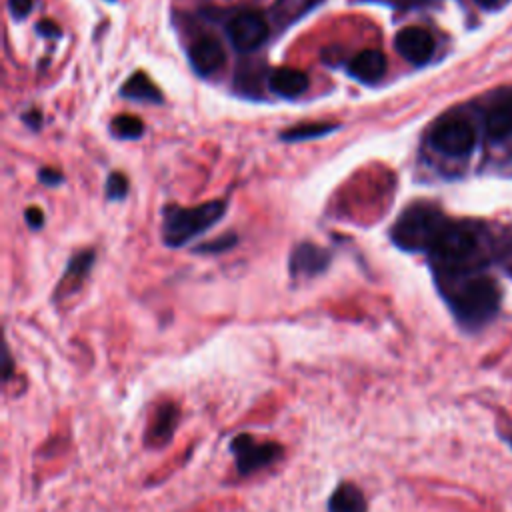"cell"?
<instances>
[{"instance_id": "6da1fadb", "label": "cell", "mask_w": 512, "mask_h": 512, "mask_svg": "<svg viewBox=\"0 0 512 512\" xmlns=\"http://www.w3.org/2000/svg\"><path fill=\"white\" fill-rule=\"evenodd\" d=\"M442 294L456 322L468 332L484 328L500 310L498 284L488 276L442 280Z\"/></svg>"}, {"instance_id": "7a4b0ae2", "label": "cell", "mask_w": 512, "mask_h": 512, "mask_svg": "<svg viewBox=\"0 0 512 512\" xmlns=\"http://www.w3.org/2000/svg\"><path fill=\"white\" fill-rule=\"evenodd\" d=\"M226 200H212L192 208H166L162 236L168 246H182L204 230L212 228L226 212Z\"/></svg>"}, {"instance_id": "3957f363", "label": "cell", "mask_w": 512, "mask_h": 512, "mask_svg": "<svg viewBox=\"0 0 512 512\" xmlns=\"http://www.w3.org/2000/svg\"><path fill=\"white\" fill-rule=\"evenodd\" d=\"M446 224L448 220L434 206L414 204L398 218L390 234L402 250H432Z\"/></svg>"}, {"instance_id": "277c9868", "label": "cell", "mask_w": 512, "mask_h": 512, "mask_svg": "<svg viewBox=\"0 0 512 512\" xmlns=\"http://www.w3.org/2000/svg\"><path fill=\"white\" fill-rule=\"evenodd\" d=\"M476 248L478 240L470 226L448 222L438 234L430 252L442 268V278H450L462 276L470 270V260L474 258Z\"/></svg>"}, {"instance_id": "5b68a950", "label": "cell", "mask_w": 512, "mask_h": 512, "mask_svg": "<svg viewBox=\"0 0 512 512\" xmlns=\"http://www.w3.org/2000/svg\"><path fill=\"white\" fill-rule=\"evenodd\" d=\"M230 454L234 456V464L240 476H252L272 464H276L284 456V446L278 442H262L252 434H236L228 444Z\"/></svg>"}, {"instance_id": "8992f818", "label": "cell", "mask_w": 512, "mask_h": 512, "mask_svg": "<svg viewBox=\"0 0 512 512\" xmlns=\"http://www.w3.org/2000/svg\"><path fill=\"white\" fill-rule=\"evenodd\" d=\"M474 142H476L474 130L462 118L442 120L434 126L430 134V144L434 146V150L452 158L470 154V150L474 148Z\"/></svg>"}, {"instance_id": "52a82bcc", "label": "cell", "mask_w": 512, "mask_h": 512, "mask_svg": "<svg viewBox=\"0 0 512 512\" xmlns=\"http://www.w3.org/2000/svg\"><path fill=\"white\" fill-rule=\"evenodd\" d=\"M226 34L238 52H252L266 40L268 22L256 12H242L228 22Z\"/></svg>"}, {"instance_id": "ba28073f", "label": "cell", "mask_w": 512, "mask_h": 512, "mask_svg": "<svg viewBox=\"0 0 512 512\" xmlns=\"http://www.w3.org/2000/svg\"><path fill=\"white\" fill-rule=\"evenodd\" d=\"M396 50L410 64H426L434 54V38L420 26H406L396 34Z\"/></svg>"}, {"instance_id": "9c48e42d", "label": "cell", "mask_w": 512, "mask_h": 512, "mask_svg": "<svg viewBox=\"0 0 512 512\" xmlns=\"http://www.w3.org/2000/svg\"><path fill=\"white\" fill-rule=\"evenodd\" d=\"M330 264V254L316 246V244H300L292 256H290V272L292 276H316L320 272H324Z\"/></svg>"}, {"instance_id": "30bf717a", "label": "cell", "mask_w": 512, "mask_h": 512, "mask_svg": "<svg viewBox=\"0 0 512 512\" xmlns=\"http://www.w3.org/2000/svg\"><path fill=\"white\" fill-rule=\"evenodd\" d=\"M224 60H226L224 46L220 44V40L212 36L200 38L190 50V64L202 76L214 74L224 64Z\"/></svg>"}, {"instance_id": "8fae6325", "label": "cell", "mask_w": 512, "mask_h": 512, "mask_svg": "<svg viewBox=\"0 0 512 512\" xmlns=\"http://www.w3.org/2000/svg\"><path fill=\"white\" fill-rule=\"evenodd\" d=\"M178 406L174 402H164L158 406L148 432H146V444L152 448L164 446L172 440L176 424H178Z\"/></svg>"}, {"instance_id": "7c38bea8", "label": "cell", "mask_w": 512, "mask_h": 512, "mask_svg": "<svg viewBox=\"0 0 512 512\" xmlns=\"http://www.w3.org/2000/svg\"><path fill=\"white\" fill-rule=\"evenodd\" d=\"M350 74L364 82L374 84L386 74V58L380 50H362L350 62Z\"/></svg>"}, {"instance_id": "4fadbf2b", "label": "cell", "mask_w": 512, "mask_h": 512, "mask_svg": "<svg viewBox=\"0 0 512 512\" xmlns=\"http://www.w3.org/2000/svg\"><path fill=\"white\" fill-rule=\"evenodd\" d=\"M328 512H368L364 492L354 482H340L326 504Z\"/></svg>"}, {"instance_id": "5bb4252c", "label": "cell", "mask_w": 512, "mask_h": 512, "mask_svg": "<svg viewBox=\"0 0 512 512\" xmlns=\"http://www.w3.org/2000/svg\"><path fill=\"white\" fill-rule=\"evenodd\" d=\"M270 90L282 98H296L306 92L310 80L306 72L294 68H278L268 78Z\"/></svg>"}, {"instance_id": "9a60e30c", "label": "cell", "mask_w": 512, "mask_h": 512, "mask_svg": "<svg viewBox=\"0 0 512 512\" xmlns=\"http://www.w3.org/2000/svg\"><path fill=\"white\" fill-rule=\"evenodd\" d=\"M484 128L486 136L494 142L504 140L512 134V98H504L488 110Z\"/></svg>"}, {"instance_id": "2e32d148", "label": "cell", "mask_w": 512, "mask_h": 512, "mask_svg": "<svg viewBox=\"0 0 512 512\" xmlns=\"http://www.w3.org/2000/svg\"><path fill=\"white\" fill-rule=\"evenodd\" d=\"M322 0H276L274 4V20L280 26H292L304 14H308Z\"/></svg>"}, {"instance_id": "e0dca14e", "label": "cell", "mask_w": 512, "mask_h": 512, "mask_svg": "<svg viewBox=\"0 0 512 512\" xmlns=\"http://www.w3.org/2000/svg\"><path fill=\"white\" fill-rule=\"evenodd\" d=\"M122 94L132 100H144V102H154V104L162 102L160 90L152 84V80L144 72L132 74L126 80V84L122 86Z\"/></svg>"}, {"instance_id": "ac0fdd59", "label": "cell", "mask_w": 512, "mask_h": 512, "mask_svg": "<svg viewBox=\"0 0 512 512\" xmlns=\"http://www.w3.org/2000/svg\"><path fill=\"white\" fill-rule=\"evenodd\" d=\"M338 126L336 124H298L294 128H288L280 134L282 140L286 142H298V140H310V138H320L332 130H336Z\"/></svg>"}, {"instance_id": "d6986e66", "label": "cell", "mask_w": 512, "mask_h": 512, "mask_svg": "<svg viewBox=\"0 0 512 512\" xmlns=\"http://www.w3.org/2000/svg\"><path fill=\"white\" fill-rule=\"evenodd\" d=\"M110 130L118 136V138H138L144 132V124L136 118V116H128V114H120L112 120Z\"/></svg>"}, {"instance_id": "ffe728a7", "label": "cell", "mask_w": 512, "mask_h": 512, "mask_svg": "<svg viewBox=\"0 0 512 512\" xmlns=\"http://www.w3.org/2000/svg\"><path fill=\"white\" fill-rule=\"evenodd\" d=\"M92 260H94V254H92V252H82V254L74 256V258L70 260V264H68L66 274L62 276L60 288H62V286H68V282H72V280H74V282L82 280V278L86 276V272L90 270Z\"/></svg>"}, {"instance_id": "44dd1931", "label": "cell", "mask_w": 512, "mask_h": 512, "mask_svg": "<svg viewBox=\"0 0 512 512\" xmlns=\"http://www.w3.org/2000/svg\"><path fill=\"white\" fill-rule=\"evenodd\" d=\"M128 192V182L120 172H114L108 176V184H106V196L110 200H122Z\"/></svg>"}, {"instance_id": "7402d4cb", "label": "cell", "mask_w": 512, "mask_h": 512, "mask_svg": "<svg viewBox=\"0 0 512 512\" xmlns=\"http://www.w3.org/2000/svg\"><path fill=\"white\" fill-rule=\"evenodd\" d=\"M236 242V236H220L214 242H206L198 246V252H220V250H228L232 244Z\"/></svg>"}, {"instance_id": "603a6c76", "label": "cell", "mask_w": 512, "mask_h": 512, "mask_svg": "<svg viewBox=\"0 0 512 512\" xmlns=\"http://www.w3.org/2000/svg\"><path fill=\"white\" fill-rule=\"evenodd\" d=\"M8 8L14 18H24L32 8V0H8Z\"/></svg>"}, {"instance_id": "cb8c5ba5", "label": "cell", "mask_w": 512, "mask_h": 512, "mask_svg": "<svg viewBox=\"0 0 512 512\" xmlns=\"http://www.w3.org/2000/svg\"><path fill=\"white\" fill-rule=\"evenodd\" d=\"M38 178H40L46 186H56V184L62 182V174L56 172V170H52V168H42L40 174H38Z\"/></svg>"}, {"instance_id": "d4e9b609", "label": "cell", "mask_w": 512, "mask_h": 512, "mask_svg": "<svg viewBox=\"0 0 512 512\" xmlns=\"http://www.w3.org/2000/svg\"><path fill=\"white\" fill-rule=\"evenodd\" d=\"M26 222H28V226H30L32 230L40 228V226L44 224V216H42V210H40V208H36V206L28 208V210H26Z\"/></svg>"}, {"instance_id": "484cf974", "label": "cell", "mask_w": 512, "mask_h": 512, "mask_svg": "<svg viewBox=\"0 0 512 512\" xmlns=\"http://www.w3.org/2000/svg\"><path fill=\"white\" fill-rule=\"evenodd\" d=\"M38 32L48 34V36H58V34H60V30L54 26V22H46V20H42V22L38 24Z\"/></svg>"}, {"instance_id": "4316f807", "label": "cell", "mask_w": 512, "mask_h": 512, "mask_svg": "<svg viewBox=\"0 0 512 512\" xmlns=\"http://www.w3.org/2000/svg\"><path fill=\"white\" fill-rule=\"evenodd\" d=\"M500 436H502V440L512 448V428H506V430H502L500 432Z\"/></svg>"}, {"instance_id": "83f0119b", "label": "cell", "mask_w": 512, "mask_h": 512, "mask_svg": "<svg viewBox=\"0 0 512 512\" xmlns=\"http://www.w3.org/2000/svg\"><path fill=\"white\" fill-rule=\"evenodd\" d=\"M480 6H484V8H492L498 0H476Z\"/></svg>"}]
</instances>
